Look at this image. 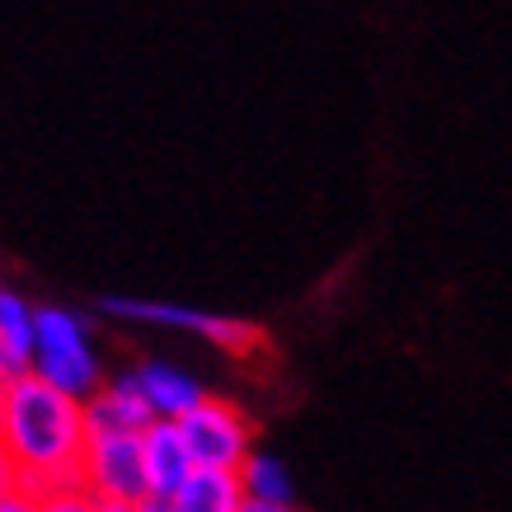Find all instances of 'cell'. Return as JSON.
<instances>
[{"instance_id": "cell-12", "label": "cell", "mask_w": 512, "mask_h": 512, "mask_svg": "<svg viewBox=\"0 0 512 512\" xmlns=\"http://www.w3.org/2000/svg\"><path fill=\"white\" fill-rule=\"evenodd\" d=\"M0 419H5V372H0Z\"/></svg>"}, {"instance_id": "cell-2", "label": "cell", "mask_w": 512, "mask_h": 512, "mask_svg": "<svg viewBox=\"0 0 512 512\" xmlns=\"http://www.w3.org/2000/svg\"><path fill=\"white\" fill-rule=\"evenodd\" d=\"M80 494L90 508L141 512L146 470H141V428H85L80 447Z\"/></svg>"}, {"instance_id": "cell-11", "label": "cell", "mask_w": 512, "mask_h": 512, "mask_svg": "<svg viewBox=\"0 0 512 512\" xmlns=\"http://www.w3.org/2000/svg\"><path fill=\"white\" fill-rule=\"evenodd\" d=\"M24 508H33V503L24 498V489H19L15 466H10V456L0 451V512H24Z\"/></svg>"}, {"instance_id": "cell-5", "label": "cell", "mask_w": 512, "mask_h": 512, "mask_svg": "<svg viewBox=\"0 0 512 512\" xmlns=\"http://www.w3.org/2000/svg\"><path fill=\"white\" fill-rule=\"evenodd\" d=\"M109 315L123 320H146V325H165V329H184L198 339L217 343L221 353L231 357H249L264 343V329H254L240 315H212V311H193V306H174V301H141V296H109L104 301Z\"/></svg>"}, {"instance_id": "cell-4", "label": "cell", "mask_w": 512, "mask_h": 512, "mask_svg": "<svg viewBox=\"0 0 512 512\" xmlns=\"http://www.w3.org/2000/svg\"><path fill=\"white\" fill-rule=\"evenodd\" d=\"M179 437H184L193 466H240L254 451V428H249L245 409L217 395H202L198 404H188L184 414L174 419Z\"/></svg>"}, {"instance_id": "cell-8", "label": "cell", "mask_w": 512, "mask_h": 512, "mask_svg": "<svg viewBox=\"0 0 512 512\" xmlns=\"http://www.w3.org/2000/svg\"><path fill=\"white\" fill-rule=\"evenodd\" d=\"M240 475V494H245V508L240 512H287L296 508V489L292 475L282 470V461L264 456V451H249L245 461L235 466Z\"/></svg>"}, {"instance_id": "cell-9", "label": "cell", "mask_w": 512, "mask_h": 512, "mask_svg": "<svg viewBox=\"0 0 512 512\" xmlns=\"http://www.w3.org/2000/svg\"><path fill=\"white\" fill-rule=\"evenodd\" d=\"M137 386L156 419H179L188 404H198L202 395H207L198 376H188L184 367H174V362H146V367H137Z\"/></svg>"}, {"instance_id": "cell-6", "label": "cell", "mask_w": 512, "mask_h": 512, "mask_svg": "<svg viewBox=\"0 0 512 512\" xmlns=\"http://www.w3.org/2000/svg\"><path fill=\"white\" fill-rule=\"evenodd\" d=\"M141 470H146V512H170L174 489L193 470V456L174 419H151L141 428Z\"/></svg>"}, {"instance_id": "cell-3", "label": "cell", "mask_w": 512, "mask_h": 512, "mask_svg": "<svg viewBox=\"0 0 512 512\" xmlns=\"http://www.w3.org/2000/svg\"><path fill=\"white\" fill-rule=\"evenodd\" d=\"M29 372L52 381L57 390L85 400L104 372H99V357H94V343H90V329L85 320L62 306H33V353H29Z\"/></svg>"}, {"instance_id": "cell-10", "label": "cell", "mask_w": 512, "mask_h": 512, "mask_svg": "<svg viewBox=\"0 0 512 512\" xmlns=\"http://www.w3.org/2000/svg\"><path fill=\"white\" fill-rule=\"evenodd\" d=\"M33 353V306L19 292L0 287V372H29Z\"/></svg>"}, {"instance_id": "cell-1", "label": "cell", "mask_w": 512, "mask_h": 512, "mask_svg": "<svg viewBox=\"0 0 512 512\" xmlns=\"http://www.w3.org/2000/svg\"><path fill=\"white\" fill-rule=\"evenodd\" d=\"M80 447L85 409L76 395L33 372L5 376L0 451L10 456L15 480L33 508H90L80 494Z\"/></svg>"}, {"instance_id": "cell-7", "label": "cell", "mask_w": 512, "mask_h": 512, "mask_svg": "<svg viewBox=\"0 0 512 512\" xmlns=\"http://www.w3.org/2000/svg\"><path fill=\"white\" fill-rule=\"evenodd\" d=\"M240 508H245V494H240V475L231 466H193L170 498V512H240Z\"/></svg>"}]
</instances>
